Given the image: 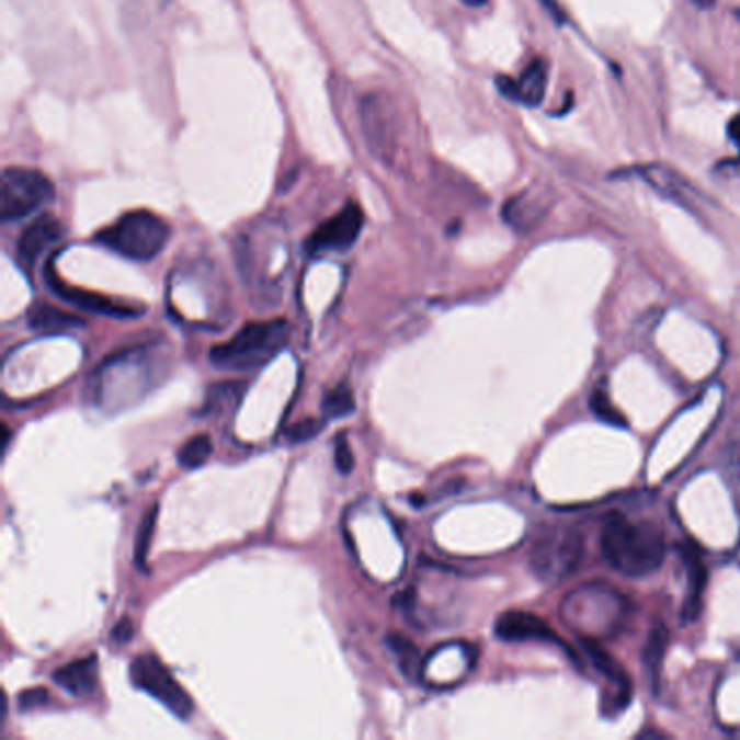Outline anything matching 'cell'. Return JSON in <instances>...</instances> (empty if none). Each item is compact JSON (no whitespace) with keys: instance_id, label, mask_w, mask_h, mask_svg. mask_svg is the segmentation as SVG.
Masks as SVG:
<instances>
[{"instance_id":"6da1fadb","label":"cell","mask_w":740,"mask_h":740,"mask_svg":"<svg viewBox=\"0 0 740 740\" xmlns=\"http://www.w3.org/2000/svg\"><path fill=\"white\" fill-rule=\"evenodd\" d=\"M600 543L608 565L628 578L656 573L667 556V543L660 530L635 524L622 513H611L604 520Z\"/></svg>"},{"instance_id":"7a4b0ae2","label":"cell","mask_w":740,"mask_h":740,"mask_svg":"<svg viewBox=\"0 0 740 740\" xmlns=\"http://www.w3.org/2000/svg\"><path fill=\"white\" fill-rule=\"evenodd\" d=\"M289 334L287 319L250 321L226 343L212 350V363L224 372H254L283 350Z\"/></svg>"},{"instance_id":"3957f363","label":"cell","mask_w":740,"mask_h":740,"mask_svg":"<svg viewBox=\"0 0 740 740\" xmlns=\"http://www.w3.org/2000/svg\"><path fill=\"white\" fill-rule=\"evenodd\" d=\"M560 613L582 638H602L615 635L624 624L626 600L611 587L589 582L562 600Z\"/></svg>"},{"instance_id":"277c9868","label":"cell","mask_w":740,"mask_h":740,"mask_svg":"<svg viewBox=\"0 0 740 740\" xmlns=\"http://www.w3.org/2000/svg\"><path fill=\"white\" fill-rule=\"evenodd\" d=\"M170 235V224L163 217L139 209L124 213L117 221L103 228L96 235V241L130 261H150L163 252Z\"/></svg>"},{"instance_id":"5b68a950","label":"cell","mask_w":740,"mask_h":740,"mask_svg":"<svg viewBox=\"0 0 740 740\" xmlns=\"http://www.w3.org/2000/svg\"><path fill=\"white\" fill-rule=\"evenodd\" d=\"M584 558V538L576 528L543 532L530 549L532 573L545 584H558L573 576Z\"/></svg>"},{"instance_id":"8992f818","label":"cell","mask_w":740,"mask_h":740,"mask_svg":"<svg viewBox=\"0 0 740 740\" xmlns=\"http://www.w3.org/2000/svg\"><path fill=\"white\" fill-rule=\"evenodd\" d=\"M128 678L135 688L157 699L179 719H190L194 715V699L155 653L137 656L130 662Z\"/></svg>"},{"instance_id":"52a82bcc","label":"cell","mask_w":740,"mask_h":740,"mask_svg":"<svg viewBox=\"0 0 740 740\" xmlns=\"http://www.w3.org/2000/svg\"><path fill=\"white\" fill-rule=\"evenodd\" d=\"M55 194L46 174L31 168H7L0 177V217L13 221L42 209Z\"/></svg>"},{"instance_id":"ba28073f","label":"cell","mask_w":740,"mask_h":740,"mask_svg":"<svg viewBox=\"0 0 740 740\" xmlns=\"http://www.w3.org/2000/svg\"><path fill=\"white\" fill-rule=\"evenodd\" d=\"M365 224V215L356 203L345 205L334 217L321 221L316 232L307 239V250L319 252H343L354 246Z\"/></svg>"},{"instance_id":"9c48e42d","label":"cell","mask_w":740,"mask_h":740,"mask_svg":"<svg viewBox=\"0 0 740 740\" xmlns=\"http://www.w3.org/2000/svg\"><path fill=\"white\" fill-rule=\"evenodd\" d=\"M46 283L48 287L66 303L79 307V309H86L90 314H99V316H106V318L115 319H130L139 318L144 311L137 309L135 305H126V303H119V300H113L109 296H103V294H94V292H86V289H77V287H70L66 285L57 274H55V267H53V261L48 263L46 267Z\"/></svg>"},{"instance_id":"30bf717a","label":"cell","mask_w":740,"mask_h":740,"mask_svg":"<svg viewBox=\"0 0 740 740\" xmlns=\"http://www.w3.org/2000/svg\"><path fill=\"white\" fill-rule=\"evenodd\" d=\"M630 174L647 183L651 190H656L660 196L669 198L675 205H682L686 209H695V203L702 201V194L673 168L662 163H649L633 168Z\"/></svg>"},{"instance_id":"8fae6325","label":"cell","mask_w":740,"mask_h":740,"mask_svg":"<svg viewBox=\"0 0 740 740\" xmlns=\"http://www.w3.org/2000/svg\"><path fill=\"white\" fill-rule=\"evenodd\" d=\"M66 235V228L64 224L55 217V215H39L35 221H31L18 243H15V252H18V259L31 267L37 263V259L48 250L53 248L57 241H61V237Z\"/></svg>"},{"instance_id":"7c38bea8","label":"cell","mask_w":740,"mask_h":740,"mask_svg":"<svg viewBox=\"0 0 740 740\" xmlns=\"http://www.w3.org/2000/svg\"><path fill=\"white\" fill-rule=\"evenodd\" d=\"M496 83L500 94L506 96L509 101L526 106H538L543 103L547 90V64L540 57H536L530 61L520 79L498 77Z\"/></svg>"},{"instance_id":"4fadbf2b","label":"cell","mask_w":740,"mask_h":740,"mask_svg":"<svg viewBox=\"0 0 740 740\" xmlns=\"http://www.w3.org/2000/svg\"><path fill=\"white\" fill-rule=\"evenodd\" d=\"M496 635L502 640L522 642V640H540V642H560L556 633L545 624L540 617L524 613V611H509L498 617Z\"/></svg>"},{"instance_id":"5bb4252c","label":"cell","mask_w":740,"mask_h":740,"mask_svg":"<svg viewBox=\"0 0 740 740\" xmlns=\"http://www.w3.org/2000/svg\"><path fill=\"white\" fill-rule=\"evenodd\" d=\"M53 680L57 686H61L70 695L88 697L99 686V658L88 656L70 664H64L53 673Z\"/></svg>"},{"instance_id":"9a60e30c","label":"cell","mask_w":740,"mask_h":740,"mask_svg":"<svg viewBox=\"0 0 740 740\" xmlns=\"http://www.w3.org/2000/svg\"><path fill=\"white\" fill-rule=\"evenodd\" d=\"M547 212H549V203L545 194L522 192L504 205L502 217L517 232H530L545 219Z\"/></svg>"},{"instance_id":"2e32d148","label":"cell","mask_w":740,"mask_h":740,"mask_svg":"<svg viewBox=\"0 0 740 740\" xmlns=\"http://www.w3.org/2000/svg\"><path fill=\"white\" fill-rule=\"evenodd\" d=\"M680 554L684 558L686 571H688V593L684 604V622H695L702 613V597L706 589V565L699 556V551L691 545H680Z\"/></svg>"},{"instance_id":"e0dca14e","label":"cell","mask_w":740,"mask_h":740,"mask_svg":"<svg viewBox=\"0 0 740 740\" xmlns=\"http://www.w3.org/2000/svg\"><path fill=\"white\" fill-rule=\"evenodd\" d=\"M83 323H86L83 319L70 316L61 309L48 307V305H37L29 316V326L35 330H59V328L83 326Z\"/></svg>"},{"instance_id":"ac0fdd59","label":"cell","mask_w":740,"mask_h":740,"mask_svg":"<svg viewBox=\"0 0 740 740\" xmlns=\"http://www.w3.org/2000/svg\"><path fill=\"white\" fill-rule=\"evenodd\" d=\"M212 454V439L207 434H196L181 445V449L177 452V460L183 469H198L209 460Z\"/></svg>"},{"instance_id":"d6986e66","label":"cell","mask_w":740,"mask_h":740,"mask_svg":"<svg viewBox=\"0 0 740 740\" xmlns=\"http://www.w3.org/2000/svg\"><path fill=\"white\" fill-rule=\"evenodd\" d=\"M354 409H356L354 394L345 385L334 387L332 391H328L326 398H323V402H321V413H323L326 420H341L345 415H352Z\"/></svg>"},{"instance_id":"ffe728a7","label":"cell","mask_w":740,"mask_h":740,"mask_svg":"<svg viewBox=\"0 0 740 740\" xmlns=\"http://www.w3.org/2000/svg\"><path fill=\"white\" fill-rule=\"evenodd\" d=\"M667 642H669V633L662 626H656L649 635V642L645 649V664H647V673L656 686V678L660 673V664L667 651Z\"/></svg>"},{"instance_id":"44dd1931","label":"cell","mask_w":740,"mask_h":740,"mask_svg":"<svg viewBox=\"0 0 740 740\" xmlns=\"http://www.w3.org/2000/svg\"><path fill=\"white\" fill-rule=\"evenodd\" d=\"M157 513H159V504H152L150 511L146 513L144 522L139 524V530H137L135 562H137L139 569L146 567V554H148V547H150V540H152V532H155V526H157Z\"/></svg>"},{"instance_id":"7402d4cb","label":"cell","mask_w":740,"mask_h":740,"mask_svg":"<svg viewBox=\"0 0 740 740\" xmlns=\"http://www.w3.org/2000/svg\"><path fill=\"white\" fill-rule=\"evenodd\" d=\"M591 409L595 411V415L600 420H604L606 423H613V425H626V420L622 418L619 409L613 407V402L608 400L606 391L604 389H595L593 396H591Z\"/></svg>"},{"instance_id":"603a6c76","label":"cell","mask_w":740,"mask_h":740,"mask_svg":"<svg viewBox=\"0 0 740 740\" xmlns=\"http://www.w3.org/2000/svg\"><path fill=\"white\" fill-rule=\"evenodd\" d=\"M389 647L400 656V662H402V669L407 673H411V669L418 664V647L405 638L402 635H391L389 636Z\"/></svg>"},{"instance_id":"cb8c5ba5","label":"cell","mask_w":740,"mask_h":740,"mask_svg":"<svg viewBox=\"0 0 740 740\" xmlns=\"http://www.w3.org/2000/svg\"><path fill=\"white\" fill-rule=\"evenodd\" d=\"M323 430V422L321 420H303V422H296L292 428H287V441L289 443H307L311 441L314 436H318L319 432Z\"/></svg>"},{"instance_id":"d4e9b609","label":"cell","mask_w":740,"mask_h":740,"mask_svg":"<svg viewBox=\"0 0 740 740\" xmlns=\"http://www.w3.org/2000/svg\"><path fill=\"white\" fill-rule=\"evenodd\" d=\"M48 704H50V695H48L46 688H26L18 697V706L24 713L42 708V706H48Z\"/></svg>"},{"instance_id":"484cf974","label":"cell","mask_w":740,"mask_h":740,"mask_svg":"<svg viewBox=\"0 0 740 740\" xmlns=\"http://www.w3.org/2000/svg\"><path fill=\"white\" fill-rule=\"evenodd\" d=\"M334 465L341 474H350L354 469V452L343 436H339L334 445Z\"/></svg>"},{"instance_id":"4316f807","label":"cell","mask_w":740,"mask_h":740,"mask_svg":"<svg viewBox=\"0 0 740 740\" xmlns=\"http://www.w3.org/2000/svg\"><path fill=\"white\" fill-rule=\"evenodd\" d=\"M130 636H133V624L128 619H122V624H117L115 630H113V640L126 642V640H130Z\"/></svg>"},{"instance_id":"83f0119b","label":"cell","mask_w":740,"mask_h":740,"mask_svg":"<svg viewBox=\"0 0 740 740\" xmlns=\"http://www.w3.org/2000/svg\"><path fill=\"white\" fill-rule=\"evenodd\" d=\"M728 135H730V139H732L740 148V113L730 119V124H728Z\"/></svg>"},{"instance_id":"f1b7e54d","label":"cell","mask_w":740,"mask_h":740,"mask_svg":"<svg viewBox=\"0 0 740 740\" xmlns=\"http://www.w3.org/2000/svg\"><path fill=\"white\" fill-rule=\"evenodd\" d=\"M695 7H699V9H713L715 4H717V0H691Z\"/></svg>"},{"instance_id":"f546056e","label":"cell","mask_w":740,"mask_h":740,"mask_svg":"<svg viewBox=\"0 0 740 740\" xmlns=\"http://www.w3.org/2000/svg\"><path fill=\"white\" fill-rule=\"evenodd\" d=\"M465 4H469V7H485L487 4V0H463Z\"/></svg>"},{"instance_id":"4dcf8cb0","label":"cell","mask_w":740,"mask_h":740,"mask_svg":"<svg viewBox=\"0 0 740 740\" xmlns=\"http://www.w3.org/2000/svg\"><path fill=\"white\" fill-rule=\"evenodd\" d=\"M737 15H739V18H740V11H739V13H737Z\"/></svg>"}]
</instances>
